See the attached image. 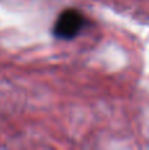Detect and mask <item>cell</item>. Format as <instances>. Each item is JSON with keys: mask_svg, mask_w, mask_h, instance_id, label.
Listing matches in <instances>:
<instances>
[{"mask_svg": "<svg viewBox=\"0 0 149 150\" xmlns=\"http://www.w3.org/2000/svg\"><path fill=\"white\" fill-rule=\"evenodd\" d=\"M86 16L75 8H67L58 15L53 25V36L58 40H73L86 26Z\"/></svg>", "mask_w": 149, "mask_h": 150, "instance_id": "1", "label": "cell"}]
</instances>
